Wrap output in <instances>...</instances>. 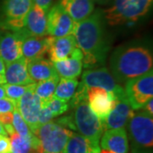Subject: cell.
<instances>
[{"instance_id":"obj_1","label":"cell","mask_w":153,"mask_h":153,"mask_svg":"<svg viewBox=\"0 0 153 153\" xmlns=\"http://www.w3.org/2000/svg\"><path fill=\"white\" fill-rule=\"evenodd\" d=\"M103 11H94L86 19L76 23L73 36L82 53V65L92 68L104 64L109 49L104 36Z\"/></svg>"},{"instance_id":"obj_2","label":"cell","mask_w":153,"mask_h":153,"mask_svg":"<svg viewBox=\"0 0 153 153\" xmlns=\"http://www.w3.org/2000/svg\"><path fill=\"white\" fill-rule=\"evenodd\" d=\"M110 63L115 78L119 82H124L152 70L153 59L147 49L133 46L116 50Z\"/></svg>"},{"instance_id":"obj_3","label":"cell","mask_w":153,"mask_h":153,"mask_svg":"<svg viewBox=\"0 0 153 153\" xmlns=\"http://www.w3.org/2000/svg\"><path fill=\"white\" fill-rule=\"evenodd\" d=\"M152 3L153 0H112L109 8L103 10L104 20L110 26L135 22L151 10Z\"/></svg>"},{"instance_id":"obj_4","label":"cell","mask_w":153,"mask_h":153,"mask_svg":"<svg viewBox=\"0 0 153 153\" xmlns=\"http://www.w3.org/2000/svg\"><path fill=\"white\" fill-rule=\"evenodd\" d=\"M133 153H148L153 146L152 115L146 111L134 113L128 123Z\"/></svg>"},{"instance_id":"obj_5","label":"cell","mask_w":153,"mask_h":153,"mask_svg":"<svg viewBox=\"0 0 153 153\" xmlns=\"http://www.w3.org/2000/svg\"><path fill=\"white\" fill-rule=\"evenodd\" d=\"M72 108L76 129L86 137L97 151H100V140L104 132L101 120L90 109L88 100L78 102Z\"/></svg>"},{"instance_id":"obj_6","label":"cell","mask_w":153,"mask_h":153,"mask_svg":"<svg viewBox=\"0 0 153 153\" xmlns=\"http://www.w3.org/2000/svg\"><path fill=\"white\" fill-rule=\"evenodd\" d=\"M71 133L66 127L51 121L40 126L33 134L46 153H62Z\"/></svg>"},{"instance_id":"obj_7","label":"cell","mask_w":153,"mask_h":153,"mask_svg":"<svg viewBox=\"0 0 153 153\" xmlns=\"http://www.w3.org/2000/svg\"><path fill=\"white\" fill-rule=\"evenodd\" d=\"M33 4V0H4L0 28L13 32L23 30L26 16Z\"/></svg>"},{"instance_id":"obj_8","label":"cell","mask_w":153,"mask_h":153,"mask_svg":"<svg viewBox=\"0 0 153 153\" xmlns=\"http://www.w3.org/2000/svg\"><path fill=\"white\" fill-rule=\"evenodd\" d=\"M124 91L132 109L143 108L153 96L152 69L141 76L128 80Z\"/></svg>"},{"instance_id":"obj_9","label":"cell","mask_w":153,"mask_h":153,"mask_svg":"<svg viewBox=\"0 0 153 153\" xmlns=\"http://www.w3.org/2000/svg\"><path fill=\"white\" fill-rule=\"evenodd\" d=\"M82 82L88 88H102L113 94L118 100L127 98L124 88L117 83L113 76L106 68L85 71L82 75Z\"/></svg>"},{"instance_id":"obj_10","label":"cell","mask_w":153,"mask_h":153,"mask_svg":"<svg viewBox=\"0 0 153 153\" xmlns=\"http://www.w3.org/2000/svg\"><path fill=\"white\" fill-rule=\"evenodd\" d=\"M75 25L76 23L59 3L49 8L47 12V30L51 37L61 38L72 34Z\"/></svg>"},{"instance_id":"obj_11","label":"cell","mask_w":153,"mask_h":153,"mask_svg":"<svg viewBox=\"0 0 153 153\" xmlns=\"http://www.w3.org/2000/svg\"><path fill=\"white\" fill-rule=\"evenodd\" d=\"M87 98L90 109L100 120L107 117L118 100L113 94L100 87L88 88Z\"/></svg>"},{"instance_id":"obj_12","label":"cell","mask_w":153,"mask_h":153,"mask_svg":"<svg viewBox=\"0 0 153 153\" xmlns=\"http://www.w3.org/2000/svg\"><path fill=\"white\" fill-rule=\"evenodd\" d=\"M41 108L42 102L33 90H28L16 103V109L33 134L39 128L38 118Z\"/></svg>"},{"instance_id":"obj_13","label":"cell","mask_w":153,"mask_h":153,"mask_svg":"<svg viewBox=\"0 0 153 153\" xmlns=\"http://www.w3.org/2000/svg\"><path fill=\"white\" fill-rule=\"evenodd\" d=\"M27 36L23 30L0 36V57L5 65L22 57V41Z\"/></svg>"},{"instance_id":"obj_14","label":"cell","mask_w":153,"mask_h":153,"mask_svg":"<svg viewBox=\"0 0 153 153\" xmlns=\"http://www.w3.org/2000/svg\"><path fill=\"white\" fill-rule=\"evenodd\" d=\"M133 114L134 110L132 109L128 99H119L107 117L101 120L104 131L124 128Z\"/></svg>"},{"instance_id":"obj_15","label":"cell","mask_w":153,"mask_h":153,"mask_svg":"<svg viewBox=\"0 0 153 153\" xmlns=\"http://www.w3.org/2000/svg\"><path fill=\"white\" fill-rule=\"evenodd\" d=\"M23 31L27 33V36H47V12L41 7L33 4L26 16Z\"/></svg>"},{"instance_id":"obj_16","label":"cell","mask_w":153,"mask_h":153,"mask_svg":"<svg viewBox=\"0 0 153 153\" xmlns=\"http://www.w3.org/2000/svg\"><path fill=\"white\" fill-rule=\"evenodd\" d=\"M55 71L60 78L73 79L80 76L82 68V53L76 47L65 60L53 62Z\"/></svg>"},{"instance_id":"obj_17","label":"cell","mask_w":153,"mask_h":153,"mask_svg":"<svg viewBox=\"0 0 153 153\" xmlns=\"http://www.w3.org/2000/svg\"><path fill=\"white\" fill-rule=\"evenodd\" d=\"M76 47V39L73 34L61 38H54L49 36L48 54L52 62L68 58Z\"/></svg>"},{"instance_id":"obj_18","label":"cell","mask_w":153,"mask_h":153,"mask_svg":"<svg viewBox=\"0 0 153 153\" xmlns=\"http://www.w3.org/2000/svg\"><path fill=\"white\" fill-rule=\"evenodd\" d=\"M100 140L102 149L111 153H128V140L124 128L105 130Z\"/></svg>"},{"instance_id":"obj_19","label":"cell","mask_w":153,"mask_h":153,"mask_svg":"<svg viewBox=\"0 0 153 153\" xmlns=\"http://www.w3.org/2000/svg\"><path fill=\"white\" fill-rule=\"evenodd\" d=\"M4 76L5 83L9 84L28 85L34 83L28 73L27 60L23 56L17 60L7 64Z\"/></svg>"},{"instance_id":"obj_20","label":"cell","mask_w":153,"mask_h":153,"mask_svg":"<svg viewBox=\"0 0 153 153\" xmlns=\"http://www.w3.org/2000/svg\"><path fill=\"white\" fill-rule=\"evenodd\" d=\"M49 37H35L27 36L24 38L22 44V56L27 60L44 59L48 54Z\"/></svg>"},{"instance_id":"obj_21","label":"cell","mask_w":153,"mask_h":153,"mask_svg":"<svg viewBox=\"0 0 153 153\" xmlns=\"http://www.w3.org/2000/svg\"><path fill=\"white\" fill-rule=\"evenodd\" d=\"M59 4L75 23L86 19L94 10L92 0H60Z\"/></svg>"},{"instance_id":"obj_22","label":"cell","mask_w":153,"mask_h":153,"mask_svg":"<svg viewBox=\"0 0 153 153\" xmlns=\"http://www.w3.org/2000/svg\"><path fill=\"white\" fill-rule=\"evenodd\" d=\"M27 71L34 82L59 77L53 62L45 59L27 61Z\"/></svg>"},{"instance_id":"obj_23","label":"cell","mask_w":153,"mask_h":153,"mask_svg":"<svg viewBox=\"0 0 153 153\" xmlns=\"http://www.w3.org/2000/svg\"><path fill=\"white\" fill-rule=\"evenodd\" d=\"M90 141L82 134L71 133L66 142L63 153H98Z\"/></svg>"},{"instance_id":"obj_24","label":"cell","mask_w":153,"mask_h":153,"mask_svg":"<svg viewBox=\"0 0 153 153\" xmlns=\"http://www.w3.org/2000/svg\"><path fill=\"white\" fill-rule=\"evenodd\" d=\"M10 136V153H31L34 148L40 145L39 140L35 135L31 138H25L15 132Z\"/></svg>"},{"instance_id":"obj_25","label":"cell","mask_w":153,"mask_h":153,"mask_svg":"<svg viewBox=\"0 0 153 153\" xmlns=\"http://www.w3.org/2000/svg\"><path fill=\"white\" fill-rule=\"evenodd\" d=\"M59 80L60 77H55V78H51L35 83L33 91L39 97L42 102V105H44L53 98L55 88L58 84Z\"/></svg>"},{"instance_id":"obj_26","label":"cell","mask_w":153,"mask_h":153,"mask_svg":"<svg viewBox=\"0 0 153 153\" xmlns=\"http://www.w3.org/2000/svg\"><path fill=\"white\" fill-rule=\"evenodd\" d=\"M78 85L76 78L73 79H66L60 78L58 84L55 88L54 98L60 99L65 101H69L73 96Z\"/></svg>"},{"instance_id":"obj_27","label":"cell","mask_w":153,"mask_h":153,"mask_svg":"<svg viewBox=\"0 0 153 153\" xmlns=\"http://www.w3.org/2000/svg\"><path fill=\"white\" fill-rule=\"evenodd\" d=\"M35 83L28 84V85H17V84H9V83H4V88L5 90L6 97L14 100L15 102H18L20 99L28 90H33Z\"/></svg>"},{"instance_id":"obj_28","label":"cell","mask_w":153,"mask_h":153,"mask_svg":"<svg viewBox=\"0 0 153 153\" xmlns=\"http://www.w3.org/2000/svg\"><path fill=\"white\" fill-rule=\"evenodd\" d=\"M12 126H13L15 131L18 134H20L21 136L25 137V138H31L34 135L32 131L30 130L27 123L23 119L22 115L20 114L19 111L16 108L13 111Z\"/></svg>"},{"instance_id":"obj_29","label":"cell","mask_w":153,"mask_h":153,"mask_svg":"<svg viewBox=\"0 0 153 153\" xmlns=\"http://www.w3.org/2000/svg\"><path fill=\"white\" fill-rule=\"evenodd\" d=\"M44 105L49 110V111L52 113L54 117L61 114H64L69 109V105L67 103V101L62 100L60 99L54 98V97Z\"/></svg>"},{"instance_id":"obj_30","label":"cell","mask_w":153,"mask_h":153,"mask_svg":"<svg viewBox=\"0 0 153 153\" xmlns=\"http://www.w3.org/2000/svg\"><path fill=\"white\" fill-rule=\"evenodd\" d=\"M16 108V102H15L14 100L7 97L0 99V114L12 112Z\"/></svg>"},{"instance_id":"obj_31","label":"cell","mask_w":153,"mask_h":153,"mask_svg":"<svg viewBox=\"0 0 153 153\" xmlns=\"http://www.w3.org/2000/svg\"><path fill=\"white\" fill-rule=\"evenodd\" d=\"M53 117H54V116L49 111V110L45 105H42L40 114H39V118H38V125L40 127L49 122H51Z\"/></svg>"},{"instance_id":"obj_32","label":"cell","mask_w":153,"mask_h":153,"mask_svg":"<svg viewBox=\"0 0 153 153\" xmlns=\"http://www.w3.org/2000/svg\"><path fill=\"white\" fill-rule=\"evenodd\" d=\"M0 153H10V142L7 136H0Z\"/></svg>"},{"instance_id":"obj_33","label":"cell","mask_w":153,"mask_h":153,"mask_svg":"<svg viewBox=\"0 0 153 153\" xmlns=\"http://www.w3.org/2000/svg\"><path fill=\"white\" fill-rule=\"evenodd\" d=\"M12 119H13V111L0 114V123L4 127L12 125Z\"/></svg>"},{"instance_id":"obj_34","label":"cell","mask_w":153,"mask_h":153,"mask_svg":"<svg viewBox=\"0 0 153 153\" xmlns=\"http://www.w3.org/2000/svg\"><path fill=\"white\" fill-rule=\"evenodd\" d=\"M52 1L53 0H33V4L41 7L46 12H48V10H49L50 5L52 4Z\"/></svg>"},{"instance_id":"obj_35","label":"cell","mask_w":153,"mask_h":153,"mask_svg":"<svg viewBox=\"0 0 153 153\" xmlns=\"http://www.w3.org/2000/svg\"><path fill=\"white\" fill-rule=\"evenodd\" d=\"M145 111L148 112L149 114L153 115V109H152V99H151L150 100H148L146 104L145 105Z\"/></svg>"},{"instance_id":"obj_36","label":"cell","mask_w":153,"mask_h":153,"mask_svg":"<svg viewBox=\"0 0 153 153\" xmlns=\"http://www.w3.org/2000/svg\"><path fill=\"white\" fill-rule=\"evenodd\" d=\"M4 71H5V64L4 60H2V58L0 57V75H4Z\"/></svg>"},{"instance_id":"obj_37","label":"cell","mask_w":153,"mask_h":153,"mask_svg":"<svg viewBox=\"0 0 153 153\" xmlns=\"http://www.w3.org/2000/svg\"><path fill=\"white\" fill-rule=\"evenodd\" d=\"M6 94L4 88V84H0V99L5 98Z\"/></svg>"},{"instance_id":"obj_38","label":"cell","mask_w":153,"mask_h":153,"mask_svg":"<svg viewBox=\"0 0 153 153\" xmlns=\"http://www.w3.org/2000/svg\"><path fill=\"white\" fill-rule=\"evenodd\" d=\"M93 2H95L99 4H107L110 2H111L112 0H92Z\"/></svg>"},{"instance_id":"obj_39","label":"cell","mask_w":153,"mask_h":153,"mask_svg":"<svg viewBox=\"0 0 153 153\" xmlns=\"http://www.w3.org/2000/svg\"><path fill=\"white\" fill-rule=\"evenodd\" d=\"M7 132H6L4 127L0 123V136H7Z\"/></svg>"},{"instance_id":"obj_40","label":"cell","mask_w":153,"mask_h":153,"mask_svg":"<svg viewBox=\"0 0 153 153\" xmlns=\"http://www.w3.org/2000/svg\"><path fill=\"white\" fill-rule=\"evenodd\" d=\"M5 83V79L4 75H0V84H4Z\"/></svg>"},{"instance_id":"obj_41","label":"cell","mask_w":153,"mask_h":153,"mask_svg":"<svg viewBox=\"0 0 153 153\" xmlns=\"http://www.w3.org/2000/svg\"><path fill=\"white\" fill-rule=\"evenodd\" d=\"M98 153H111L109 151H107V150H104V149H102V150H100V152Z\"/></svg>"},{"instance_id":"obj_42","label":"cell","mask_w":153,"mask_h":153,"mask_svg":"<svg viewBox=\"0 0 153 153\" xmlns=\"http://www.w3.org/2000/svg\"><path fill=\"white\" fill-rule=\"evenodd\" d=\"M0 36H1V32H0Z\"/></svg>"}]
</instances>
